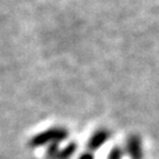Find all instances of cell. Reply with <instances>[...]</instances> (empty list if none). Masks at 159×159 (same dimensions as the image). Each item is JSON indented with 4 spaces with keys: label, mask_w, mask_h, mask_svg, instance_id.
Instances as JSON below:
<instances>
[{
    "label": "cell",
    "mask_w": 159,
    "mask_h": 159,
    "mask_svg": "<svg viewBox=\"0 0 159 159\" xmlns=\"http://www.w3.org/2000/svg\"><path fill=\"white\" fill-rule=\"evenodd\" d=\"M66 137V131L63 129H53V130L46 131L41 134L35 136L31 140L32 146H40V145H45L47 143H59L60 140L65 139Z\"/></svg>",
    "instance_id": "1"
},
{
    "label": "cell",
    "mask_w": 159,
    "mask_h": 159,
    "mask_svg": "<svg viewBox=\"0 0 159 159\" xmlns=\"http://www.w3.org/2000/svg\"><path fill=\"white\" fill-rule=\"evenodd\" d=\"M127 152L131 159H143L142 144L138 137H131L127 142Z\"/></svg>",
    "instance_id": "2"
},
{
    "label": "cell",
    "mask_w": 159,
    "mask_h": 159,
    "mask_svg": "<svg viewBox=\"0 0 159 159\" xmlns=\"http://www.w3.org/2000/svg\"><path fill=\"white\" fill-rule=\"evenodd\" d=\"M108 139V132L107 131H98L97 133H94L92 138L89 142V148L91 151H96L102 146L104 143Z\"/></svg>",
    "instance_id": "3"
},
{
    "label": "cell",
    "mask_w": 159,
    "mask_h": 159,
    "mask_svg": "<svg viewBox=\"0 0 159 159\" xmlns=\"http://www.w3.org/2000/svg\"><path fill=\"white\" fill-rule=\"evenodd\" d=\"M75 150H77V146H75V144L72 143L66 148H64L63 151H59L58 152L57 159H70L73 156L74 152H75Z\"/></svg>",
    "instance_id": "4"
},
{
    "label": "cell",
    "mask_w": 159,
    "mask_h": 159,
    "mask_svg": "<svg viewBox=\"0 0 159 159\" xmlns=\"http://www.w3.org/2000/svg\"><path fill=\"white\" fill-rule=\"evenodd\" d=\"M121 156H123L121 150L118 148H116L111 151V153L108 156V159H121Z\"/></svg>",
    "instance_id": "5"
},
{
    "label": "cell",
    "mask_w": 159,
    "mask_h": 159,
    "mask_svg": "<svg viewBox=\"0 0 159 159\" xmlns=\"http://www.w3.org/2000/svg\"><path fill=\"white\" fill-rule=\"evenodd\" d=\"M79 159H93V156H92L91 153H84L83 156H80V158Z\"/></svg>",
    "instance_id": "6"
}]
</instances>
